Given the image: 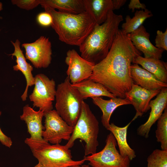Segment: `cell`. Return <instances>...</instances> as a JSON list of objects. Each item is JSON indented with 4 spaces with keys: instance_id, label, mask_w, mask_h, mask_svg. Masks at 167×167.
<instances>
[{
    "instance_id": "6da1fadb",
    "label": "cell",
    "mask_w": 167,
    "mask_h": 167,
    "mask_svg": "<svg viewBox=\"0 0 167 167\" xmlns=\"http://www.w3.org/2000/svg\"><path fill=\"white\" fill-rule=\"evenodd\" d=\"M141 53L132 45L127 34L119 29L105 57L96 64L89 79L102 85L115 96L126 98L134 84L131 66Z\"/></svg>"
},
{
    "instance_id": "7a4b0ae2",
    "label": "cell",
    "mask_w": 167,
    "mask_h": 167,
    "mask_svg": "<svg viewBox=\"0 0 167 167\" xmlns=\"http://www.w3.org/2000/svg\"><path fill=\"white\" fill-rule=\"evenodd\" d=\"M123 20L122 15L110 11L105 21L96 25L79 46L81 56L95 65L104 59L112 46Z\"/></svg>"
},
{
    "instance_id": "3957f363",
    "label": "cell",
    "mask_w": 167,
    "mask_h": 167,
    "mask_svg": "<svg viewBox=\"0 0 167 167\" xmlns=\"http://www.w3.org/2000/svg\"><path fill=\"white\" fill-rule=\"evenodd\" d=\"M43 8L52 17L51 26L59 39L69 45L79 46L96 24L86 11L74 14L57 11L48 7Z\"/></svg>"
},
{
    "instance_id": "277c9868",
    "label": "cell",
    "mask_w": 167,
    "mask_h": 167,
    "mask_svg": "<svg viewBox=\"0 0 167 167\" xmlns=\"http://www.w3.org/2000/svg\"><path fill=\"white\" fill-rule=\"evenodd\" d=\"M24 142L30 148L38 163L45 167H69L82 165L85 161L72 159L71 150L65 145H50L46 141H39L26 138Z\"/></svg>"
},
{
    "instance_id": "5b68a950",
    "label": "cell",
    "mask_w": 167,
    "mask_h": 167,
    "mask_svg": "<svg viewBox=\"0 0 167 167\" xmlns=\"http://www.w3.org/2000/svg\"><path fill=\"white\" fill-rule=\"evenodd\" d=\"M99 131L98 121L89 105L83 100L79 117L70 139L65 145L70 149L73 146L75 140L79 139L85 143V156L95 153L99 145Z\"/></svg>"
},
{
    "instance_id": "8992f818",
    "label": "cell",
    "mask_w": 167,
    "mask_h": 167,
    "mask_svg": "<svg viewBox=\"0 0 167 167\" xmlns=\"http://www.w3.org/2000/svg\"><path fill=\"white\" fill-rule=\"evenodd\" d=\"M55 98V110L68 125L74 127L79 117L84 100L72 86L68 76L58 85Z\"/></svg>"
},
{
    "instance_id": "52a82bcc",
    "label": "cell",
    "mask_w": 167,
    "mask_h": 167,
    "mask_svg": "<svg viewBox=\"0 0 167 167\" xmlns=\"http://www.w3.org/2000/svg\"><path fill=\"white\" fill-rule=\"evenodd\" d=\"M105 145L100 151L84 156L85 161H89L92 167H130L128 157L122 156L117 150V143L114 136L110 133L107 136Z\"/></svg>"
},
{
    "instance_id": "ba28073f",
    "label": "cell",
    "mask_w": 167,
    "mask_h": 167,
    "mask_svg": "<svg viewBox=\"0 0 167 167\" xmlns=\"http://www.w3.org/2000/svg\"><path fill=\"white\" fill-rule=\"evenodd\" d=\"M34 78V88L29 96L33 107L44 112L53 110L56 92L55 81L42 73L36 75Z\"/></svg>"
},
{
    "instance_id": "9c48e42d",
    "label": "cell",
    "mask_w": 167,
    "mask_h": 167,
    "mask_svg": "<svg viewBox=\"0 0 167 167\" xmlns=\"http://www.w3.org/2000/svg\"><path fill=\"white\" fill-rule=\"evenodd\" d=\"M44 129L42 136L46 142L53 144H59L62 140L68 141L74 127L68 125L55 110L44 112Z\"/></svg>"
},
{
    "instance_id": "30bf717a",
    "label": "cell",
    "mask_w": 167,
    "mask_h": 167,
    "mask_svg": "<svg viewBox=\"0 0 167 167\" xmlns=\"http://www.w3.org/2000/svg\"><path fill=\"white\" fill-rule=\"evenodd\" d=\"M25 57L36 68H46L51 63L52 45L49 38L42 36L34 42L24 43Z\"/></svg>"
},
{
    "instance_id": "8fae6325",
    "label": "cell",
    "mask_w": 167,
    "mask_h": 167,
    "mask_svg": "<svg viewBox=\"0 0 167 167\" xmlns=\"http://www.w3.org/2000/svg\"><path fill=\"white\" fill-rule=\"evenodd\" d=\"M65 62L68 66L66 75L72 84L89 78L95 65L83 58L74 49L67 51Z\"/></svg>"
},
{
    "instance_id": "7c38bea8",
    "label": "cell",
    "mask_w": 167,
    "mask_h": 167,
    "mask_svg": "<svg viewBox=\"0 0 167 167\" xmlns=\"http://www.w3.org/2000/svg\"><path fill=\"white\" fill-rule=\"evenodd\" d=\"M161 89L149 90L134 84L132 85L131 89L125 95L126 98L131 101L136 110L132 122L138 117L142 116L150 109V102L160 93Z\"/></svg>"
},
{
    "instance_id": "4fadbf2b",
    "label": "cell",
    "mask_w": 167,
    "mask_h": 167,
    "mask_svg": "<svg viewBox=\"0 0 167 167\" xmlns=\"http://www.w3.org/2000/svg\"><path fill=\"white\" fill-rule=\"evenodd\" d=\"M149 106L151 111L147 120L140 126L137 130L138 135L145 138L148 137L151 127L167 107V87L161 89L156 98L150 101Z\"/></svg>"
},
{
    "instance_id": "5bb4252c",
    "label": "cell",
    "mask_w": 167,
    "mask_h": 167,
    "mask_svg": "<svg viewBox=\"0 0 167 167\" xmlns=\"http://www.w3.org/2000/svg\"><path fill=\"white\" fill-rule=\"evenodd\" d=\"M127 35L132 45L143 53L144 58L159 59L161 58L164 50L152 45L149 39L150 34L143 25Z\"/></svg>"
},
{
    "instance_id": "9a60e30c",
    "label": "cell",
    "mask_w": 167,
    "mask_h": 167,
    "mask_svg": "<svg viewBox=\"0 0 167 167\" xmlns=\"http://www.w3.org/2000/svg\"><path fill=\"white\" fill-rule=\"evenodd\" d=\"M44 112L40 109L35 111L27 105L23 108V113L20 116L21 120L26 123L28 132L30 135L29 138L32 140L39 141H45L42 136L44 126L42 124Z\"/></svg>"
},
{
    "instance_id": "2e32d148",
    "label": "cell",
    "mask_w": 167,
    "mask_h": 167,
    "mask_svg": "<svg viewBox=\"0 0 167 167\" xmlns=\"http://www.w3.org/2000/svg\"><path fill=\"white\" fill-rule=\"evenodd\" d=\"M11 42L14 47V51L13 53L9 55H11L12 58L14 56L15 57V62L17 63L13 66V70L16 71H20L24 76L26 81L25 89L21 96L22 101H25L28 97V91L29 87L32 86L35 84V78L32 73L33 67L30 64L27 62L23 51L20 48V42L19 40L17 39L15 42L12 41Z\"/></svg>"
},
{
    "instance_id": "e0dca14e",
    "label": "cell",
    "mask_w": 167,
    "mask_h": 167,
    "mask_svg": "<svg viewBox=\"0 0 167 167\" xmlns=\"http://www.w3.org/2000/svg\"><path fill=\"white\" fill-rule=\"evenodd\" d=\"M130 69L131 77L134 84L149 90H154L167 87V84L160 81L139 65L131 64Z\"/></svg>"
},
{
    "instance_id": "ac0fdd59",
    "label": "cell",
    "mask_w": 167,
    "mask_h": 167,
    "mask_svg": "<svg viewBox=\"0 0 167 167\" xmlns=\"http://www.w3.org/2000/svg\"><path fill=\"white\" fill-rule=\"evenodd\" d=\"M86 11L101 25L107 20L108 14L113 11L112 0H84Z\"/></svg>"
},
{
    "instance_id": "d6986e66",
    "label": "cell",
    "mask_w": 167,
    "mask_h": 167,
    "mask_svg": "<svg viewBox=\"0 0 167 167\" xmlns=\"http://www.w3.org/2000/svg\"><path fill=\"white\" fill-rule=\"evenodd\" d=\"M71 85L78 90L83 100L88 97L92 98L101 96H107L110 98L117 97L102 85L89 79Z\"/></svg>"
},
{
    "instance_id": "ffe728a7",
    "label": "cell",
    "mask_w": 167,
    "mask_h": 167,
    "mask_svg": "<svg viewBox=\"0 0 167 167\" xmlns=\"http://www.w3.org/2000/svg\"><path fill=\"white\" fill-rule=\"evenodd\" d=\"M92 100L93 103L98 106L102 112L101 122L106 129L110 124V119L113 113L117 107L122 105L131 104L128 99L118 97L109 100L104 99L101 97H97L92 98Z\"/></svg>"
},
{
    "instance_id": "44dd1931",
    "label": "cell",
    "mask_w": 167,
    "mask_h": 167,
    "mask_svg": "<svg viewBox=\"0 0 167 167\" xmlns=\"http://www.w3.org/2000/svg\"><path fill=\"white\" fill-rule=\"evenodd\" d=\"M133 63L141 65L143 68L154 75L160 81L167 84V65L159 59L136 56Z\"/></svg>"
},
{
    "instance_id": "7402d4cb",
    "label": "cell",
    "mask_w": 167,
    "mask_h": 167,
    "mask_svg": "<svg viewBox=\"0 0 167 167\" xmlns=\"http://www.w3.org/2000/svg\"><path fill=\"white\" fill-rule=\"evenodd\" d=\"M131 122V121L123 127L118 126L111 123L106 129L110 131L115 137L120 155L123 157H128L131 161L136 156L135 150L130 146L127 140V129Z\"/></svg>"
},
{
    "instance_id": "603a6c76",
    "label": "cell",
    "mask_w": 167,
    "mask_h": 167,
    "mask_svg": "<svg viewBox=\"0 0 167 167\" xmlns=\"http://www.w3.org/2000/svg\"><path fill=\"white\" fill-rule=\"evenodd\" d=\"M40 5L49 7L60 12L74 14L86 11L84 0H41Z\"/></svg>"
},
{
    "instance_id": "cb8c5ba5",
    "label": "cell",
    "mask_w": 167,
    "mask_h": 167,
    "mask_svg": "<svg viewBox=\"0 0 167 167\" xmlns=\"http://www.w3.org/2000/svg\"><path fill=\"white\" fill-rule=\"evenodd\" d=\"M152 15L151 11L147 9L137 10L132 18L129 15L126 16L125 22L122 24L121 30L126 34L130 33L138 29L146 19Z\"/></svg>"
},
{
    "instance_id": "d4e9b609",
    "label": "cell",
    "mask_w": 167,
    "mask_h": 167,
    "mask_svg": "<svg viewBox=\"0 0 167 167\" xmlns=\"http://www.w3.org/2000/svg\"><path fill=\"white\" fill-rule=\"evenodd\" d=\"M157 121L155 131L157 141L160 143L161 150H167V107Z\"/></svg>"
},
{
    "instance_id": "484cf974",
    "label": "cell",
    "mask_w": 167,
    "mask_h": 167,
    "mask_svg": "<svg viewBox=\"0 0 167 167\" xmlns=\"http://www.w3.org/2000/svg\"><path fill=\"white\" fill-rule=\"evenodd\" d=\"M147 167H167V150H154L147 159Z\"/></svg>"
},
{
    "instance_id": "4316f807",
    "label": "cell",
    "mask_w": 167,
    "mask_h": 167,
    "mask_svg": "<svg viewBox=\"0 0 167 167\" xmlns=\"http://www.w3.org/2000/svg\"><path fill=\"white\" fill-rule=\"evenodd\" d=\"M11 2L13 5L19 8L29 11L40 5L41 0H11Z\"/></svg>"
},
{
    "instance_id": "83f0119b",
    "label": "cell",
    "mask_w": 167,
    "mask_h": 167,
    "mask_svg": "<svg viewBox=\"0 0 167 167\" xmlns=\"http://www.w3.org/2000/svg\"><path fill=\"white\" fill-rule=\"evenodd\" d=\"M156 47L167 50V29L165 32L158 30L155 39Z\"/></svg>"
},
{
    "instance_id": "f1b7e54d",
    "label": "cell",
    "mask_w": 167,
    "mask_h": 167,
    "mask_svg": "<svg viewBox=\"0 0 167 167\" xmlns=\"http://www.w3.org/2000/svg\"><path fill=\"white\" fill-rule=\"evenodd\" d=\"M38 24L41 26L46 27L51 26L52 23V18L50 14L45 11L39 13L36 17Z\"/></svg>"
},
{
    "instance_id": "f546056e",
    "label": "cell",
    "mask_w": 167,
    "mask_h": 167,
    "mask_svg": "<svg viewBox=\"0 0 167 167\" xmlns=\"http://www.w3.org/2000/svg\"><path fill=\"white\" fill-rule=\"evenodd\" d=\"M129 9L131 10L132 12L135 9L144 10L146 9V6L144 3H141L139 0H131L128 5Z\"/></svg>"
},
{
    "instance_id": "4dcf8cb0",
    "label": "cell",
    "mask_w": 167,
    "mask_h": 167,
    "mask_svg": "<svg viewBox=\"0 0 167 167\" xmlns=\"http://www.w3.org/2000/svg\"><path fill=\"white\" fill-rule=\"evenodd\" d=\"M2 112L0 110V116ZM0 142L3 145L10 148L12 144V141L11 138L5 135L2 131L0 128Z\"/></svg>"
},
{
    "instance_id": "1f68e13d",
    "label": "cell",
    "mask_w": 167,
    "mask_h": 167,
    "mask_svg": "<svg viewBox=\"0 0 167 167\" xmlns=\"http://www.w3.org/2000/svg\"><path fill=\"white\" fill-rule=\"evenodd\" d=\"M113 11L119 9L126 2V0H112Z\"/></svg>"
},
{
    "instance_id": "d6a6232c",
    "label": "cell",
    "mask_w": 167,
    "mask_h": 167,
    "mask_svg": "<svg viewBox=\"0 0 167 167\" xmlns=\"http://www.w3.org/2000/svg\"><path fill=\"white\" fill-rule=\"evenodd\" d=\"M69 167H90L89 165H82L72 166Z\"/></svg>"
},
{
    "instance_id": "836d02e7",
    "label": "cell",
    "mask_w": 167,
    "mask_h": 167,
    "mask_svg": "<svg viewBox=\"0 0 167 167\" xmlns=\"http://www.w3.org/2000/svg\"><path fill=\"white\" fill-rule=\"evenodd\" d=\"M34 167H45L40 163H38Z\"/></svg>"
},
{
    "instance_id": "e575fe53",
    "label": "cell",
    "mask_w": 167,
    "mask_h": 167,
    "mask_svg": "<svg viewBox=\"0 0 167 167\" xmlns=\"http://www.w3.org/2000/svg\"><path fill=\"white\" fill-rule=\"evenodd\" d=\"M2 3L0 2V11L2 10Z\"/></svg>"
}]
</instances>
